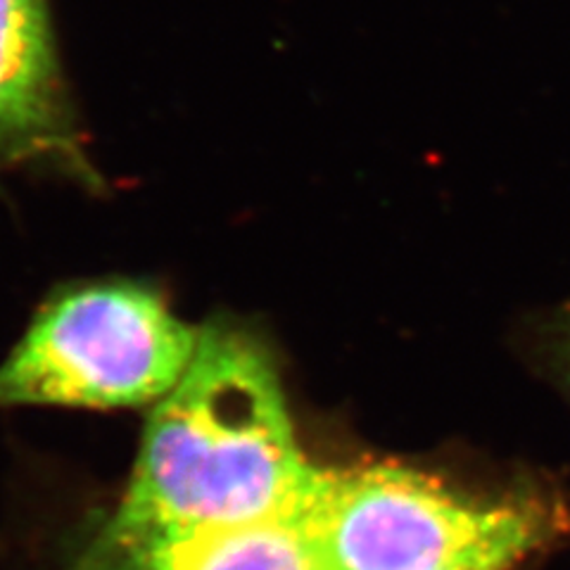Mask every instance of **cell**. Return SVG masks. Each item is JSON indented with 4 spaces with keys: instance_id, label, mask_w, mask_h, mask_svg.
Wrapping results in <instances>:
<instances>
[{
    "instance_id": "1",
    "label": "cell",
    "mask_w": 570,
    "mask_h": 570,
    "mask_svg": "<svg viewBox=\"0 0 570 570\" xmlns=\"http://www.w3.org/2000/svg\"><path fill=\"white\" fill-rule=\"evenodd\" d=\"M318 471L299 450L269 356L245 333L212 326L155 404L110 515L163 530L257 525L305 509Z\"/></svg>"
},
{
    "instance_id": "2",
    "label": "cell",
    "mask_w": 570,
    "mask_h": 570,
    "mask_svg": "<svg viewBox=\"0 0 570 570\" xmlns=\"http://www.w3.org/2000/svg\"><path fill=\"white\" fill-rule=\"evenodd\" d=\"M200 331L131 283L56 297L0 364V406L131 409L184 379Z\"/></svg>"
},
{
    "instance_id": "3",
    "label": "cell",
    "mask_w": 570,
    "mask_h": 570,
    "mask_svg": "<svg viewBox=\"0 0 570 570\" xmlns=\"http://www.w3.org/2000/svg\"><path fill=\"white\" fill-rule=\"evenodd\" d=\"M554 513L530 494L483 499L373 463L318 471L305 525L316 570H423Z\"/></svg>"
},
{
    "instance_id": "4",
    "label": "cell",
    "mask_w": 570,
    "mask_h": 570,
    "mask_svg": "<svg viewBox=\"0 0 570 570\" xmlns=\"http://www.w3.org/2000/svg\"><path fill=\"white\" fill-rule=\"evenodd\" d=\"M71 570H316L305 509L224 530H163L115 521L86 532Z\"/></svg>"
},
{
    "instance_id": "5",
    "label": "cell",
    "mask_w": 570,
    "mask_h": 570,
    "mask_svg": "<svg viewBox=\"0 0 570 570\" xmlns=\"http://www.w3.org/2000/svg\"><path fill=\"white\" fill-rule=\"evenodd\" d=\"M46 0H0V157H75Z\"/></svg>"
},
{
    "instance_id": "6",
    "label": "cell",
    "mask_w": 570,
    "mask_h": 570,
    "mask_svg": "<svg viewBox=\"0 0 570 570\" xmlns=\"http://www.w3.org/2000/svg\"><path fill=\"white\" fill-rule=\"evenodd\" d=\"M554 532L557 513L547 515L542 521H534L523 528L499 534V538H492L483 544L463 551V554L450 561L423 570H511L515 563H521L530 551L540 549Z\"/></svg>"
},
{
    "instance_id": "7",
    "label": "cell",
    "mask_w": 570,
    "mask_h": 570,
    "mask_svg": "<svg viewBox=\"0 0 570 570\" xmlns=\"http://www.w3.org/2000/svg\"><path fill=\"white\" fill-rule=\"evenodd\" d=\"M566 347H568V364H570V318H568V335H566Z\"/></svg>"
}]
</instances>
